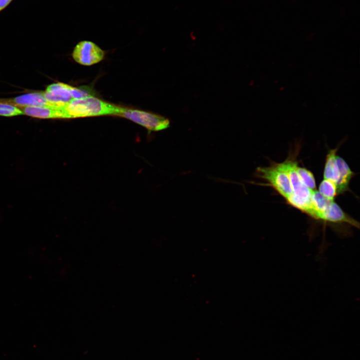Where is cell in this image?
<instances>
[{
    "instance_id": "12",
    "label": "cell",
    "mask_w": 360,
    "mask_h": 360,
    "mask_svg": "<svg viewBox=\"0 0 360 360\" xmlns=\"http://www.w3.org/2000/svg\"><path fill=\"white\" fill-rule=\"evenodd\" d=\"M296 172L302 182L311 190H316L315 178L312 172L305 168L296 166Z\"/></svg>"
},
{
    "instance_id": "14",
    "label": "cell",
    "mask_w": 360,
    "mask_h": 360,
    "mask_svg": "<svg viewBox=\"0 0 360 360\" xmlns=\"http://www.w3.org/2000/svg\"><path fill=\"white\" fill-rule=\"evenodd\" d=\"M70 92L73 99H80L93 96L94 94L91 88L88 86H82L79 88L72 86Z\"/></svg>"
},
{
    "instance_id": "7",
    "label": "cell",
    "mask_w": 360,
    "mask_h": 360,
    "mask_svg": "<svg viewBox=\"0 0 360 360\" xmlns=\"http://www.w3.org/2000/svg\"><path fill=\"white\" fill-rule=\"evenodd\" d=\"M0 102L11 104L19 108L52 106L46 99L44 92H30L14 98H0Z\"/></svg>"
},
{
    "instance_id": "10",
    "label": "cell",
    "mask_w": 360,
    "mask_h": 360,
    "mask_svg": "<svg viewBox=\"0 0 360 360\" xmlns=\"http://www.w3.org/2000/svg\"><path fill=\"white\" fill-rule=\"evenodd\" d=\"M338 147L330 150L328 153L324 170V178L330 180L336 184L338 180V170L336 162Z\"/></svg>"
},
{
    "instance_id": "8",
    "label": "cell",
    "mask_w": 360,
    "mask_h": 360,
    "mask_svg": "<svg viewBox=\"0 0 360 360\" xmlns=\"http://www.w3.org/2000/svg\"><path fill=\"white\" fill-rule=\"evenodd\" d=\"M24 114L40 118H66L62 107L53 106L20 107Z\"/></svg>"
},
{
    "instance_id": "13",
    "label": "cell",
    "mask_w": 360,
    "mask_h": 360,
    "mask_svg": "<svg viewBox=\"0 0 360 360\" xmlns=\"http://www.w3.org/2000/svg\"><path fill=\"white\" fill-rule=\"evenodd\" d=\"M23 114V112L19 107L7 103L0 102V116L10 117Z\"/></svg>"
},
{
    "instance_id": "2",
    "label": "cell",
    "mask_w": 360,
    "mask_h": 360,
    "mask_svg": "<svg viewBox=\"0 0 360 360\" xmlns=\"http://www.w3.org/2000/svg\"><path fill=\"white\" fill-rule=\"evenodd\" d=\"M256 176L267 181L261 184L270 186L286 200L292 194V190L288 176L281 163H274L268 167H258Z\"/></svg>"
},
{
    "instance_id": "5",
    "label": "cell",
    "mask_w": 360,
    "mask_h": 360,
    "mask_svg": "<svg viewBox=\"0 0 360 360\" xmlns=\"http://www.w3.org/2000/svg\"><path fill=\"white\" fill-rule=\"evenodd\" d=\"M282 164L288 176L292 190V195L310 202V196L313 191L310 190L301 180L296 170L298 164L296 161L288 158Z\"/></svg>"
},
{
    "instance_id": "4",
    "label": "cell",
    "mask_w": 360,
    "mask_h": 360,
    "mask_svg": "<svg viewBox=\"0 0 360 360\" xmlns=\"http://www.w3.org/2000/svg\"><path fill=\"white\" fill-rule=\"evenodd\" d=\"M72 56L78 63L84 66H90L102 61L104 52L94 42L82 40L74 47Z\"/></svg>"
},
{
    "instance_id": "1",
    "label": "cell",
    "mask_w": 360,
    "mask_h": 360,
    "mask_svg": "<svg viewBox=\"0 0 360 360\" xmlns=\"http://www.w3.org/2000/svg\"><path fill=\"white\" fill-rule=\"evenodd\" d=\"M124 108L109 104L94 96L73 99L63 106L67 118L105 115L119 116Z\"/></svg>"
},
{
    "instance_id": "15",
    "label": "cell",
    "mask_w": 360,
    "mask_h": 360,
    "mask_svg": "<svg viewBox=\"0 0 360 360\" xmlns=\"http://www.w3.org/2000/svg\"><path fill=\"white\" fill-rule=\"evenodd\" d=\"M12 0H0V11L7 6Z\"/></svg>"
},
{
    "instance_id": "3",
    "label": "cell",
    "mask_w": 360,
    "mask_h": 360,
    "mask_svg": "<svg viewBox=\"0 0 360 360\" xmlns=\"http://www.w3.org/2000/svg\"><path fill=\"white\" fill-rule=\"evenodd\" d=\"M119 116L126 118L142 126L149 132L160 131L170 126V122L168 118L140 110L124 108Z\"/></svg>"
},
{
    "instance_id": "6",
    "label": "cell",
    "mask_w": 360,
    "mask_h": 360,
    "mask_svg": "<svg viewBox=\"0 0 360 360\" xmlns=\"http://www.w3.org/2000/svg\"><path fill=\"white\" fill-rule=\"evenodd\" d=\"M71 88L72 86L62 82L54 83L47 86L44 92V96L52 106L62 107L73 100Z\"/></svg>"
},
{
    "instance_id": "11",
    "label": "cell",
    "mask_w": 360,
    "mask_h": 360,
    "mask_svg": "<svg viewBox=\"0 0 360 360\" xmlns=\"http://www.w3.org/2000/svg\"><path fill=\"white\" fill-rule=\"evenodd\" d=\"M318 192L330 201L334 200L338 195L336 184L332 181L324 178L320 184Z\"/></svg>"
},
{
    "instance_id": "9",
    "label": "cell",
    "mask_w": 360,
    "mask_h": 360,
    "mask_svg": "<svg viewBox=\"0 0 360 360\" xmlns=\"http://www.w3.org/2000/svg\"><path fill=\"white\" fill-rule=\"evenodd\" d=\"M336 162L338 170V180L336 186L337 194H340L349 190V184L354 174L342 157L336 156Z\"/></svg>"
}]
</instances>
